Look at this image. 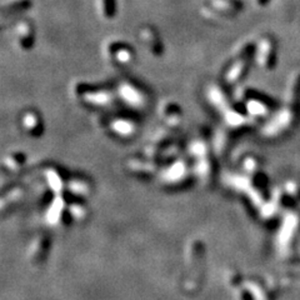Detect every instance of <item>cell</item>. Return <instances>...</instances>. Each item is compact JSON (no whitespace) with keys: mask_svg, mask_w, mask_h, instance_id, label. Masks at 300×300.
<instances>
[{"mask_svg":"<svg viewBox=\"0 0 300 300\" xmlns=\"http://www.w3.org/2000/svg\"><path fill=\"white\" fill-rule=\"evenodd\" d=\"M296 225H298V218L293 214L286 215L283 221L282 228H280L279 234H278V244H279L280 248L288 247L291 237L295 233Z\"/></svg>","mask_w":300,"mask_h":300,"instance_id":"obj_1","label":"cell"},{"mask_svg":"<svg viewBox=\"0 0 300 300\" xmlns=\"http://www.w3.org/2000/svg\"><path fill=\"white\" fill-rule=\"evenodd\" d=\"M248 288H249V291L251 293V295L254 296V299L255 300H265V296H264L261 289H259V286H256L255 284L250 283V285H248Z\"/></svg>","mask_w":300,"mask_h":300,"instance_id":"obj_2","label":"cell"}]
</instances>
